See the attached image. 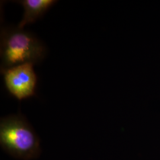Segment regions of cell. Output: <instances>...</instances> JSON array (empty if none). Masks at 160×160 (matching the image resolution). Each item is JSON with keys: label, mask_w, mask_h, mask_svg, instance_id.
Wrapping results in <instances>:
<instances>
[{"label": "cell", "mask_w": 160, "mask_h": 160, "mask_svg": "<svg viewBox=\"0 0 160 160\" xmlns=\"http://www.w3.org/2000/svg\"><path fill=\"white\" fill-rule=\"evenodd\" d=\"M0 145L7 154L18 160H34L41 152L39 138L20 114L1 119Z\"/></svg>", "instance_id": "obj_1"}, {"label": "cell", "mask_w": 160, "mask_h": 160, "mask_svg": "<svg viewBox=\"0 0 160 160\" xmlns=\"http://www.w3.org/2000/svg\"><path fill=\"white\" fill-rule=\"evenodd\" d=\"M46 49L34 36L23 29L5 28L1 34V70L25 63H39Z\"/></svg>", "instance_id": "obj_2"}, {"label": "cell", "mask_w": 160, "mask_h": 160, "mask_svg": "<svg viewBox=\"0 0 160 160\" xmlns=\"http://www.w3.org/2000/svg\"><path fill=\"white\" fill-rule=\"evenodd\" d=\"M33 65V63H25L1 70L7 89L19 100L35 95L37 76Z\"/></svg>", "instance_id": "obj_3"}, {"label": "cell", "mask_w": 160, "mask_h": 160, "mask_svg": "<svg viewBox=\"0 0 160 160\" xmlns=\"http://www.w3.org/2000/svg\"><path fill=\"white\" fill-rule=\"evenodd\" d=\"M24 8V14L18 28H23L34 22L39 17L53 6L57 1L54 0H23L18 1Z\"/></svg>", "instance_id": "obj_4"}]
</instances>
